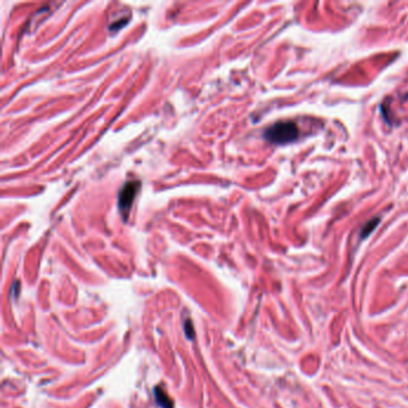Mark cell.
<instances>
[{
  "label": "cell",
  "instance_id": "cell-1",
  "mask_svg": "<svg viewBox=\"0 0 408 408\" xmlns=\"http://www.w3.org/2000/svg\"><path fill=\"white\" fill-rule=\"evenodd\" d=\"M263 135L269 143L284 145L298 138V127L292 121H280L267 128Z\"/></svg>",
  "mask_w": 408,
  "mask_h": 408
},
{
  "label": "cell",
  "instance_id": "cell-2",
  "mask_svg": "<svg viewBox=\"0 0 408 408\" xmlns=\"http://www.w3.org/2000/svg\"><path fill=\"white\" fill-rule=\"evenodd\" d=\"M139 187L140 183L138 181H131L126 183L120 190V194H119V207H120L125 217H127V213L131 209V206L133 201H134L137 193H138Z\"/></svg>",
  "mask_w": 408,
  "mask_h": 408
},
{
  "label": "cell",
  "instance_id": "cell-3",
  "mask_svg": "<svg viewBox=\"0 0 408 408\" xmlns=\"http://www.w3.org/2000/svg\"><path fill=\"white\" fill-rule=\"evenodd\" d=\"M378 223H380V218H375L373 220H369V223H366L362 229V235H360V237L365 238L369 236V235L374 231L375 227L377 226Z\"/></svg>",
  "mask_w": 408,
  "mask_h": 408
}]
</instances>
